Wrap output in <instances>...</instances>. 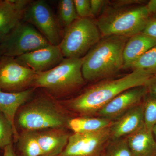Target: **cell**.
I'll list each match as a JSON object with an SVG mask.
<instances>
[{"instance_id": "6", "label": "cell", "mask_w": 156, "mask_h": 156, "mask_svg": "<svg viewBox=\"0 0 156 156\" xmlns=\"http://www.w3.org/2000/svg\"><path fill=\"white\" fill-rule=\"evenodd\" d=\"M66 28L58 45L64 58H83L102 38L92 18H79Z\"/></svg>"}, {"instance_id": "20", "label": "cell", "mask_w": 156, "mask_h": 156, "mask_svg": "<svg viewBox=\"0 0 156 156\" xmlns=\"http://www.w3.org/2000/svg\"><path fill=\"white\" fill-rule=\"evenodd\" d=\"M18 147L21 156H42L41 149L39 145L35 131H23L19 134Z\"/></svg>"}, {"instance_id": "31", "label": "cell", "mask_w": 156, "mask_h": 156, "mask_svg": "<svg viewBox=\"0 0 156 156\" xmlns=\"http://www.w3.org/2000/svg\"><path fill=\"white\" fill-rule=\"evenodd\" d=\"M3 156H17L15 153L12 144L7 146L4 149Z\"/></svg>"}, {"instance_id": "28", "label": "cell", "mask_w": 156, "mask_h": 156, "mask_svg": "<svg viewBox=\"0 0 156 156\" xmlns=\"http://www.w3.org/2000/svg\"><path fill=\"white\" fill-rule=\"evenodd\" d=\"M108 3V1L105 0H90L92 17L97 16Z\"/></svg>"}, {"instance_id": "7", "label": "cell", "mask_w": 156, "mask_h": 156, "mask_svg": "<svg viewBox=\"0 0 156 156\" xmlns=\"http://www.w3.org/2000/svg\"><path fill=\"white\" fill-rule=\"evenodd\" d=\"M50 44L33 26L20 22L6 35L0 44V50L3 56L16 58Z\"/></svg>"}, {"instance_id": "8", "label": "cell", "mask_w": 156, "mask_h": 156, "mask_svg": "<svg viewBox=\"0 0 156 156\" xmlns=\"http://www.w3.org/2000/svg\"><path fill=\"white\" fill-rule=\"evenodd\" d=\"M23 19L38 30L50 44H59L61 40L58 23L50 6L44 1H30Z\"/></svg>"}, {"instance_id": "18", "label": "cell", "mask_w": 156, "mask_h": 156, "mask_svg": "<svg viewBox=\"0 0 156 156\" xmlns=\"http://www.w3.org/2000/svg\"><path fill=\"white\" fill-rule=\"evenodd\" d=\"M156 45V39L143 33L128 38L123 50V69L128 68L133 62Z\"/></svg>"}, {"instance_id": "21", "label": "cell", "mask_w": 156, "mask_h": 156, "mask_svg": "<svg viewBox=\"0 0 156 156\" xmlns=\"http://www.w3.org/2000/svg\"><path fill=\"white\" fill-rule=\"evenodd\" d=\"M129 68L143 71L152 75L156 74V45L133 62Z\"/></svg>"}, {"instance_id": "25", "label": "cell", "mask_w": 156, "mask_h": 156, "mask_svg": "<svg viewBox=\"0 0 156 156\" xmlns=\"http://www.w3.org/2000/svg\"><path fill=\"white\" fill-rule=\"evenodd\" d=\"M14 132L11 123L0 112V149L12 144Z\"/></svg>"}, {"instance_id": "24", "label": "cell", "mask_w": 156, "mask_h": 156, "mask_svg": "<svg viewBox=\"0 0 156 156\" xmlns=\"http://www.w3.org/2000/svg\"><path fill=\"white\" fill-rule=\"evenodd\" d=\"M111 140L101 156H132L126 137Z\"/></svg>"}, {"instance_id": "2", "label": "cell", "mask_w": 156, "mask_h": 156, "mask_svg": "<svg viewBox=\"0 0 156 156\" xmlns=\"http://www.w3.org/2000/svg\"><path fill=\"white\" fill-rule=\"evenodd\" d=\"M128 38L104 37L83 57L84 80L90 82L106 80L124 68L123 50Z\"/></svg>"}, {"instance_id": "30", "label": "cell", "mask_w": 156, "mask_h": 156, "mask_svg": "<svg viewBox=\"0 0 156 156\" xmlns=\"http://www.w3.org/2000/svg\"><path fill=\"white\" fill-rule=\"evenodd\" d=\"M145 6L150 16L156 14V0H150Z\"/></svg>"}, {"instance_id": "22", "label": "cell", "mask_w": 156, "mask_h": 156, "mask_svg": "<svg viewBox=\"0 0 156 156\" xmlns=\"http://www.w3.org/2000/svg\"><path fill=\"white\" fill-rule=\"evenodd\" d=\"M58 12L61 24L66 28L79 19L73 0H61L58 4Z\"/></svg>"}, {"instance_id": "19", "label": "cell", "mask_w": 156, "mask_h": 156, "mask_svg": "<svg viewBox=\"0 0 156 156\" xmlns=\"http://www.w3.org/2000/svg\"><path fill=\"white\" fill-rule=\"evenodd\" d=\"M113 122L103 117L83 116L69 119L67 127L74 133H91L109 128Z\"/></svg>"}, {"instance_id": "27", "label": "cell", "mask_w": 156, "mask_h": 156, "mask_svg": "<svg viewBox=\"0 0 156 156\" xmlns=\"http://www.w3.org/2000/svg\"><path fill=\"white\" fill-rule=\"evenodd\" d=\"M142 33L156 40V14L150 17Z\"/></svg>"}, {"instance_id": "13", "label": "cell", "mask_w": 156, "mask_h": 156, "mask_svg": "<svg viewBox=\"0 0 156 156\" xmlns=\"http://www.w3.org/2000/svg\"><path fill=\"white\" fill-rule=\"evenodd\" d=\"M144 125L142 103L129 110L113 121L110 129V140L126 137Z\"/></svg>"}, {"instance_id": "14", "label": "cell", "mask_w": 156, "mask_h": 156, "mask_svg": "<svg viewBox=\"0 0 156 156\" xmlns=\"http://www.w3.org/2000/svg\"><path fill=\"white\" fill-rule=\"evenodd\" d=\"M34 89L30 88L18 92H6L0 89V112L6 117L13 127L15 140H17L19 136L15 125V116L19 108L32 95Z\"/></svg>"}, {"instance_id": "5", "label": "cell", "mask_w": 156, "mask_h": 156, "mask_svg": "<svg viewBox=\"0 0 156 156\" xmlns=\"http://www.w3.org/2000/svg\"><path fill=\"white\" fill-rule=\"evenodd\" d=\"M69 119L46 98L41 97L27 104L20 112L18 123L23 131H39L64 128Z\"/></svg>"}, {"instance_id": "34", "label": "cell", "mask_w": 156, "mask_h": 156, "mask_svg": "<svg viewBox=\"0 0 156 156\" xmlns=\"http://www.w3.org/2000/svg\"><path fill=\"white\" fill-rule=\"evenodd\" d=\"M2 54V52H1V50H0V59L3 56Z\"/></svg>"}, {"instance_id": "15", "label": "cell", "mask_w": 156, "mask_h": 156, "mask_svg": "<svg viewBox=\"0 0 156 156\" xmlns=\"http://www.w3.org/2000/svg\"><path fill=\"white\" fill-rule=\"evenodd\" d=\"M35 131L43 153L42 156H59L67 145L70 136L64 128Z\"/></svg>"}, {"instance_id": "10", "label": "cell", "mask_w": 156, "mask_h": 156, "mask_svg": "<svg viewBox=\"0 0 156 156\" xmlns=\"http://www.w3.org/2000/svg\"><path fill=\"white\" fill-rule=\"evenodd\" d=\"M36 73L14 58L3 56L0 59V89L10 92L28 89L33 86Z\"/></svg>"}, {"instance_id": "3", "label": "cell", "mask_w": 156, "mask_h": 156, "mask_svg": "<svg viewBox=\"0 0 156 156\" xmlns=\"http://www.w3.org/2000/svg\"><path fill=\"white\" fill-rule=\"evenodd\" d=\"M105 9L95 21L103 37L116 36L130 37L141 33L150 17L145 5H112Z\"/></svg>"}, {"instance_id": "32", "label": "cell", "mask_w": 156, "mask_h": 156, "mask_svg": "<svg viewBox=\"0 0 156 156\" xmlns=\"http://www.w3.org/2000/svg\"><path fill=\"white\" fill-rule=\"evenodd\" d=\"M152 131V133L153 134L154 137L155 139L156 140V124L154 126L153 128Z\"/></svg>"}, {"instance_id": "33", "label": "cell", "mask_w": 156, "mask_h": 156, "mask_svg": "<svg viewBox=\"0 0 156 156\" xmlns=\"http://www.w3.org/2000/svg\"><path fill=\"white\" fill-rule=\"evenodd\" d=\"M6 35L5 34L1 33H0V44H1V43L2 42Z\"/></svg>"}, {"instance_id": "4", "label": "cell", "mask_w": 156, "mask_h": 156, "mask_svg": "<svg viewBox=\"0 0 156 156\" xmlns=\"http://www.w3.org/2000/svg\"><path fill=\"white\" fill-rule=\"evenodd\" d=\"M82 64L83 58H64L55 67L36 73L32 86L45 88L55 95L73 92L85 83Z\"/></svg>"}, {"instance_id": "16", "label": "cell", "mask_w": 156, "mask_h": 156, "mask_svg": "<svg viewBox=\"0 0 156 156\" xmlns=\"http://www.w3.org/2000/svg\"><path fill=\"white\" fill-rule=\"evenodd\" d=\"M30 1H0V33L7 35L23 18L24 12Z\"/></svg>"}, {"instance_id": "9", "label": "cell", "mask_w": 156, "mask_h": 156, "mask_svg": "<svg viewBox=\"0 0 156 156\" xmlns=\"http://www.w3.org/2000/svg\"><path fill=\"white\" fill-rule=\"evenodd\" d=\"M110 127L96 132L70 135L67 145L58 156H101L110 140Z\"/></svg>"}, {"instance_id": "29", "label": "cell", "mask_w": 156, "mask_h": 156, "mask_svg": "<svg viewBox=\"0 0 156 156\" xmlns=\"http://www.w3.org/2000/svg\"><path fill=\"white\" fill-rule=\"evenodd\" d=\"M145 86L147 89L148 93L156 97V74L148 79Z\"/></svg>"}, {"instance_id": "12", "label": "cell", "mask_w": 156, "mask_h": 156, "mask_svg": "<svg viewBox=\"0 0 156 156\" xmlns=\"http://www.w3.org/2000/svg\"><path fill=\"white\" fill-rule=\"evenodd\" d=\"M14 58L20 64L38 73L55 67L64 57L58 45L50 44Z\"/></svg>"}, {"instance_id": "23", "label": "cell", "mask_w": 156, "mask_h": 156, "mask_svg": "<svg viewBox=\"0 0 156 156\" xmlns=\"http://www.w3.org/2000/svg\"><path fill=\"white\" fill-rule=\"evenodd\" d=\"M143 104L144 125L148 130L152 131L156 124V97L148 93Z\"/></svg>"}, {"instance_id": "17", "label": "cell", "mask_w": 156, "mask_h": 156, "mask_svg": "<svg viewBox=\"0 0 156 156\" xmlns=\"http://www.w3.org/2000/svg\"><path fill=\"white\" fill-rule=\"evenodd\" d=\"M132 156H156V140L145 125L126 136Z\"/></svg>"}, {"instance_id": "11", "label": "cell", "mask_w": 156, "mask_h": 156, "mask_svg": "<svg viewBox=\"0 0 156 156\" xmlns=\"http://www.w3.org/2000/svg\"><path fill=\"white\" fill-rule=\"evenodd\" d=\"M147 94L145 86L128 89L116 96L97 114L99 117L114 121L129 110L142 103Z\"/></svg>"}, {"instance_id": "1", "label": "cell", "mask_w": 156, "mask_h": 156, "mask_svg": "<svg viewBox=\"0 0 156 156\" xmlns=\"http://www.w3.org/2000/svg\"><path fill=\"white\" fill-rule=\"evenodd\" d=\"M152 76L143 71L134 70L121 77L102 80L70 100L69 106L83 116L97 114L120 93L134 87L145 86Z\"/></svg>"}, {"instance_id": "26", "label": "cell", "mask_w": 156, "mask_h": 156, "mask_svg": "<svg viewBox=\"0 0 156 156\" xmlns=\"http://www.w3.org/2000/svg\"><path fill=\"white\" fill-rule=\"evenodd\" d=\"M73 2L80 18H91L90 0H73Z\"/></svg>"}]
</instances>
